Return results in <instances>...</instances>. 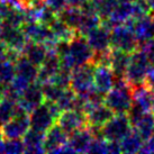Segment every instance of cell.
I'll use <instances>...</instances> for the list:
<instances>
[{"label":"cell","mask_w":154,"mask_h":154,"mask_svg":"<svg viewBox=\"0 0 154 154\" xmlns=\"http://www.w3.org/2000/svg\"><path fill=\"white\" fill-rule=\"evenodd\" d=\"M129 57H131L129 53L112 48L110 59V68L114 72L115 78H124L127 65L129 63Z\"/></svg>","instance_id":"7402d4cb"},{"label":"cell","mask_w":154,"mask_h":154,"mask_svg":"<svg viewBox=\"0 0 154 154\" xmlns=\"http://www.w3.org/2000/svg\"><path fill=\"white\" fill-rule=\"evenodd\" d=\"M56 124L68 135H70L74 131L87 126L88 123H87V116L83 111L70 109V110H64L61 112L59 117L56 118Z\"/></svg>","instance_id":"9c48e42d"},{"label":"cell","mask_w":154,"mask_h":154,"mask_svg":"<svg viewBox=\"0 0 154 154\" xmlns=\"http://www.w3.org/2000/svg\"><path fill=\"white\" fill-rule=\"evenodd\" d=\"M88 153H108L107 141L103 136H94L88 149Z\"/></svg>","instance_id":"e575fe53"},{"label":"cell","mask_w":154,"mask_h":154,"mask_svg":"<svg viewBox=\"0 0 154 154\" xmlns=\"http://www.w3.org/2000/svg\"><path fill=\"white\" fill-rule=\"evenodd\" d=\"M30 128H34L39 132H46L52 125L56 123L55 116L51 111L48 103L44 101L38 107H36L33 111L29 112Z\"/></svg>","instance_id":"ba28073f"},{"label":"cell","mask_w":154,"mask_h":154,"mask_svg":"<svg viewBox=\"0 0 154 154\" xmlns=\"http://www.w3.org/2000/svg\"><path fill=\"white\" fill-rule=\"evenodd\" d=\"M110 46L126 53H133L138 48V41L134 30L128 25H118L110 32Z\"/></svg>","instance_id":"5b68a950"},{"label":"cell","mask_w":154,"mask_h":154,"mask_svg":"<svg viewBox=\"0 0 154 154\" xmlns=\"http://www.w3.org/2000/svg\"><path fill=\"white\" fill-rule=\"evenodd\" d=\"M18 108V103L10 99L2 98L0 100V126L13 118Z\"/></svg>","instance_id":"f1b7e54d"},{"label":"cell","mask_w":154,"mask_h":154,"mask_svg":"<svg viewBox=\"0 0 154 154\" xmlns=\"http://www.w3.org/2000/svg\"><path fill=\"white\" fill-rule=\"evenodd\" d=\"M68 138L69 135L56 123L52 125L45 132L43 142L44 153H57V151L68 143Z\"/></svg>","instance_id":"8fae6325"},{"label":"cell","mask_w":154,"mask_h":154,"mask_svg":"<svg viewBox=\"0 0 154 154\" xmlns=\"http://www.w3.org/2000/svg\"><path fill=\"white\" fill-rule=\"evenodd\" d=\"M144 85H146L149 88L154 90V66H150V68H149V71L146 73Z\"/></svg>","instance_id":"60d3db41"},{"label":"cell","mask_w":154,"mask_h":154,"mask_svg":"<svg viewBox=\"0 0 154 154\" xmlns=\"http://www.w3.org/2000/svg\"><path fill=\"white\" fill-rule=\"evenodd\" d=\"M30 128L29 114L18 105L17 111L10 120L0 126L4 140L23 138L25 133Z\"/></svg>","instance_id":"8992f818"},{"label":"cell","mask_w":154,"mask_h":154,"mask_svg":"<svg viewBox=\"0 0 154 154\" xmlns=\"http://www.w3.org/2000/svg\"><path fill=\"white\" fill-rule=\"evenodd\" d=\"M46 5L56 15H59L69 7L66 0H46Z\"/></svg>","instance_id":"74e56055"},{"label":"cell","mask_w":154,"mask_h":154,"mask_svg":"<svg viewBox=\"0 0 154 154\" xmlns=\"http://www.w3.org/2000/svg\"><path fill=\"white\" fill-rule=\"evenodd\" d=\"M11 7V5L6 0H0V23L4 22L5 17L7 16L9 9Z\"/></svg>","instance_id":"f35d334b"},{"label":"cell","mask_w":154,"mask_h":154,"mask_svg":"<svg viewBox=\"0 0 154 154\" xmlns=\"http://www.w3.org/2000/svg\"><path fill=\"white\" fill-rule=\"evenodd\" d=\"M25 22H26L25 10L11 5V7L9 9L7 16L5 17L2 24L11 26V27H22V25Z\"/></svg>","instance_id":"83f0119b"},{"label":"cell","mask_w":154,"mask_h":154,"mask_svg":"<svg viewBox=\"0 0 154 154\" xmlns=\"http://www.w3.org/2000/svg\"><path fill=\"white\" fill-rule=\"evenodd\" d=\"M48 27L52 30V33L57 42H71L77 35H80L77 30L69 27L59 18H56Z\"/></svg>","instance_id":"cb8c5ba5"},{"label":"cell","mask_w":154,"mask_h":154,"mask_svg":"<svg viewBox=\"0 0 154 154\" xmlns=\"http://www.w3.org/2000/svg\"><path fill=\"white\" fill-rule=\"evenodd\" d=\"M85 1L86 0H66L69 7H73V8H81Z\"/></svg>","instance_id":"7bdbcfd3"},{"label":"cell","mask_w":154,"mask_h":154,"mask_svg":"<svg viewBox=\"0 0 154 154\" xmlns=\"http://www.w3.org/2000/svg\"><path fill=\"white\" fill-rule=\"evenodd\" d=\"M118 1H131L132 2V1H135V0H118Z\"/></svg>","instance_id":"c3c4849f"},{"label":"cell","mask_w":154,"mask_h":154,"mask_svg":"<svg viewBox=\"0 0 154 154\" xmlns=\"http://www.w3.org/2000/svg\"><path fill=\"white\" fill-rule=\"evenodd\" d=\"M92 138H94V133L87 125L85 127H81V128L74 131L69 135L68 145L71 147V150L73 152L88 153V149H89Z\"/></svg>","instance_id":"5bb4252c"},{"label":"cell","mask_w":154,"mask_h":154,"mask_svg":"<svg viewBox=\"0 0 154 154\" xmlns=\"http://www.w3.org/2000/svg\"><path fill=\"white\" fill-rule=\"evenodd\" d=\"M133 128L135 129L141 137L146 141L154 134V115L152 111H144L142 116L136 120V123L133 125Z\"/></svg>","instance_id":"603a6c76"},{"label":"cell","mask_w":154,"mask_h":154,"mask_svg":"<svg viewBox=\"0 0 154 154\" xmlns=\"http://www.w3.org/2000/svg\"><path fill=\"white\" fill-rule=\"evenodd\" d=\"M145 141L141 137V135L133 128L126 136L120 141L122 153H137L141 152Z\"/></svg>","instance_id":"d4e9b609"},{"label":"cell","mask_w":154,"mask_h":154,"mask_svg":"<svg viewBox=\"0 0 154 154\" xmlns=\"http://www.w3.org/2000/svg\"><path fill=\"white\" fill-rule=\"evenodd\" d=\"M6 53H7V46L2 41H0V62L6 60Z\"/></svg>","instance_id":"ee69618b"},{"label":"cell","mask_w":154,"mask_h":154,"mask_svg":"<svg viewBox=\"0 0 154 154\" xmlns=\"http://www.w3.org/2000/svg\"><path fill=\"white\" fill-rule=\"evenodd\" d=\"M0 153H5V140H0Z\"/></svg>","instance_id":"f6af8a7d"},{"label":"cell","mask_w":154,"mask_h":154,"mask_svg":"<svg viewBox=\"0 0 154 154\" xmlns=\"http://www.w3.org/2000/svg\"><path fill=\"white\" fill-rule=\"evenodd\" d=\"M71 73H72V70L61 65L59 71L55 73V75L52 78V80L50 82L55 83L63 89H68V88H70V82H71Z\"/></svg>","instance_id":"1f68e13d"},{"label":"cell","mask_w":154,"mask_h":154,"mask_svg":"<svg viewBox=\"0 0 154 154\" xmlns=\"http://www.w3.org/2000/svg\"><path fill=\"white\" fill-rule=\"evenodd\" d=\"M103 103L115 114H127L133 103V92L124 78H115L114 86L105 94Z\"/></svg>","instance_id":"7a4b0ae2"},{"label":"cell","mask_w":154,"mask_h":154,"mask_svg":"<svg viewBox=\"0 0 154 154\" xmlns=\"http://www.w3.org/2000/svg\"><path fill=\"white\" fill-rule=\"evenodd\" d=\"M16 75L15 62L4 60L0 62V86H7Z\"/></svg>","instance_id":"f546056e"},{"label":"cell","mask_w":154,"mask_h":154,"mask_svg":"<svg viewBox=\"0 0 154 154\" xmlns=\"http://www.w3.org/2000/svg\"><path fill=\"white\" fill-rule=\"evenodd\" d=\"M132 92L133 101L144 111H151L154 105V90L143 83L141 86L133 88Z\"/></svg>","instance_id":"ac0fdd59"},{"label":"cell","mask_w":154,"mask_h":154,"mask_svg":"<svg viewBox=\"0 0 154 154\" xmlns=\"http://www.w3.org/2000/svg\"><path fill=\"white\" fill-rule=\"evenodd\" d=\"M133 129L127 114H115L101 127V135L106 141L120 142Z\"/></svg>","instance_id":"52a82bcc"},{"label":"cell","mask_w":154,"mask_h":154,"mask_svg":"<svg viewBox=\"0 0 154 154\" xmlns=\"http://www.w3.org/2000/svg\"><path fill=\"white\" fill-rule=\"evenodd\" d=\"M5 153L8 154H18L25 153V145L20 138L14 140H5Z\"/></svg>","instance_id":"836d02e7"},{"label":"cell","mask_w":154,"mask_h":154,"mask_svg":"<svg viewBox=\"0 0 154 154\" xmlns=\"http://www.w3.org/2000/svg\"><path fill=\"white\" fill-rule=\"evenodd\" d=\"M0 140H4V136H2V133H1V129H0Z\"/></svg>","instance_id":"7dc6e473"},{"label":"cell","mask_w":154,"mask_h":154,"mask_svg":"<svg viewBox=\"0 0 154 154\" xmlns=\"http://www.w3.org/2000/svg\"><path fill=\"white\" fill-rule=\"evenodd\" d=\"M147 1V4L150 6L151 10H154V0H146Z\"/></svg>","instance_id":"bcb514c9"},{"label":"cell","mask_w":154,"mask_h":154,"mask_svg":"<svg viewBox=\"0 0 154 154\" xmlns=\"http://www.w3.org/2000/svg\"><path fill=\"white\" fill-rule=\"evenodd\" d=\"M149 68H150V63L147 61L145 53L140 48H137L136 51L131 53L129 63L124 74L125 81L128 83V86L132 89L141 86L145 81Z\"/></svg>","instance_id":"3957f363"},{"label":"cell","mask_w":154,"mask_h":154,"mask_svg":"<svg viewBox=\"0 0 154 154\" xmlns=\"http://www.w3.org/2000/svg\"><path fill=\"white\" fill-rule=\"evenodd\" d=\"M56 18H57V15L46 5V6H44L43 8L39 10L37 22L45 26H50Z\"/></svg>","instance_id":"d590c367"},{"label":"cell","mask_w":154,"mask_h":154,"mask_svg":"<svg viewBox=\"0 0 154 154\" xmlns=\"http://www.w3.org/2000/svg\"><path fill=\"white\" fill-rule=\"evenodd\" d=\"M45 133L29 128L23 136L25 153H44L43 142Z\"/></svg>","instance_id":"d6986e66"},{"label":"cell","mask_w":154,"mask_h":154,"mask_svg":"<svg viewBox=\"0 0 154 154\" xmlns=\"http://www.w3.org/2000/svg\"><path fill=\"white\" fill-rule=\"evenodd\" d=\"M43 103L44 94L42 90V85L37 81L29 83V86L23 91L22 96L18 100V105L28 114Z\"/></svg>","instance_id":"30bf717a"},{"label":"cell","mask_w":154,"mask_h":154,"mask_svg":"<svg viewBox=\"0 0 154 154\" xmlns=\"http://www.w3.org/2000/svg\"><path fill=\"white\" fill-rule=\"evenodd\" d=\"M115 82V75L110 66L96 65L94 72V87L96 91L106 94L112 88Z\"/></svg>","instance_id":"9a60e30c"},{"label":"cell","mask_w":154,"mask_h":154,"mask_svg":"<svg viewBox=\"0 0 154 154\" xmlns=\"http://www.w3.org/2000/svg\"><path fill=\"white\" fill-rule=\"evenodd\" d=\"M141 152L142 153H154V134L149 140L145 141Z\"/></svg>","instance_id":"b9f144b4"},{"label":"cell","mask_w":154,"mask_h":154,"mask_svg":"<svg viewBox=\"0 0 154 154\" xmlns=\"http://www.w3.org/2000/svg\"><path fill=\"white\" fill-rule=\"evenodd\" d=\"M151 16H152V18L154 19V10H152V14H151Z\"/></svg>","instance_id":"681fc988"},{"label":"cell","mask_w":154,"mask_h":154,"mask_svg":"<svg viewBox=\"0 0 154 154\" xmlns=\"http://www.w3.org/2000/svg\"><path fill=\"white\" fill-rule=\"evenodd\" d=\"M94 68H96V65L92 62H89L87 64L78 66V68L72 70L70 88L81 98H86L87 96L94 89Z\"/></svg>","instance_id":"277c9868"},{"label":"cell","mask_w":154,"mask_h":154,"mask_svg":"<svg viewBox=\"0 0 154 154\" xmlns=\"http://www.w3.org/2000/svg\"><path fill=\"white\" fill-rule=\"evenodd\" d=\"M115 112L105 103L90 109L86 114L88 126L92 129H101L103 125L114 117Z\"/></svg>","instance_id":"e0dca14e"},{"label":"cell","mask_w":154,"mask_h":154,"mask_svg":"<svg viewBox=\"0 0 154 154\" xmlns=\"http://www.w3.org/2000/svg\"><path fill=\"white\" fill-rule=\"evenodd\" d=\"M42 90L44 94V101L46 103H56L57 99L63 94L64 89L59 87L53 82H46L42 85Z\"/></svg>","instance_id":"4dcf8cb0"},{"label":"cell","mask_w":154,"mask_h":154,"mask_svg":"<svg viewBox=\"0 0 154 154\" xmlns=\"http://www.w3.org/2000/svg\"><path fill=\"white\" fill-rule=\"evenodd\" d=\"M107 149L108 153H122V149H120V142L118 141H107Z\"/></svg>","instance_id":"ab89813d"},{"label":"cell","mask_w":154,"mask_h":154,"mask_svg":"<svg viewBox=\"0 0 154 154\" xmlns=\"http://www.w3.org/2000/svg\"><path fill=\"white\" fill-rule=\"evenodd\" d=\"M100 24H101V17L98 14H83L80 26L78 28V33L86 37L87 34H89L91 30L99 27Z\"/></svg>","instance_id":"4316f807"},{"label":"cell","mask_w":154,"mask_h":154,"mask_svg":"<svg viewBox=\"0 0 154 154\" xmlns=\"http://www.w3.org/2000/svg\"><path fill=\"white\" fill-rule=\"evenodd\" d=\"M48 48H47L44 44L37 43V42H33V41H28L26 44L25 48L23 51V54L28 59V60L35 64L36 66H39L45 60L48 53Z\"/></svg>","instance_id":"ffe728a7"},{"label":"cell","mask_w":154,"mask_h":154,"mask_svg":"<svg viewBox=\"0 0 154 154\" xmlns=\"http://www.w3.org/2000/svg\"><path fill=\"white\" fill-rule=\"evenodd\" d=\"M61 68V60L55 50H50L47 53V56L42 64L39 65L38 72H37V78L36 81L39 82L41 85L50 82L52 78L55 75V73L59 71Z\"/></svg>","instance_id":"4fadbf2b"},{"label":"cell","mask_w":154,"mask_h":154,"mask_svg":"<svg viewBox=\"0 0 154 154\" xmlns=\"http://www.w3.org/2000/svg\"><path fill=\"white\" fill-rule=\"evenodd\" d=\"M138 48L145 53L150 66H154V39H150L147 42L141 43L138 45Z\"/></svg>","instance_id":"8d00e7d4"},{"label":"cell","mask_w":154,"mask_h":154,"mask_svg":"<svg viewBox=\"0 0 154 154\" xmlns=\"http://www.w3.org/2000/svg\"><path fill=\"white\" fill-rule=\"evenodd\" d=\"M151 111L153 112V115H154V105H153V107H152V109H151Z\"/></svg>","instance_id":"f907efd6"},{"label":"cell","mask_w":154,"mask_h":154,"mask_svg":"<svg viewBox=\"0 0 154 154\" xmlns=\"http://www.w3.org/2000/svg\"><path fill=\"white\" fill-rule=\"evenodd\" d=\"M15 66H16V75L17 77L22 78L29 83L36 81L38 69L24 54H22L18 57V60L15 62Z\"/></svg>","instance_id":"44dd1931"},{"label":"cell","mask_w":154,"mask_h":154,"mask_svg":"<svg viewBox=\"0 0 154 154\" xmlns=\"http://www.w3.org/2000/svg\"><path fill=\"white\" fill-rule=\"evenodd\" d=\"M86 39L94 53H101L111 48L110 30L106 29L101 25L91 30L89 34H87Z\"/></svg>","instance_id":"2e32d148"},{"label":"cell","mask_w":154,"mask_h":154,"mask_svg":"<svg viewBox=\"0 0 154 154\" xmlns=\"http://www.w3.org/2000/svg\"><path fill=\"white\" fill-rule=\"evenodd\" d=\"M94 54V50L87 42L86 37L82 35H77L71 42H69L68 50L60 57L61 65L73 70L91 62Z\"/></svg>","instance_id":"6da1fadb"},{"label":"cell","mask_w":154,"mask_h":154,"mask_svg":"<svg viewBox=\"0 0 154 154\" xmlns=\"http://www.w3.org/2000/svg\"><path fill=\"white\" fill-rule=\"evenodd\" d=\"M82 16H83V13L81 11L80 8L68 7L62 13L57 15V18L60 20H62L64 24H66L69 27H71V28H73V29H75L78 32V28H79L80 23H81Z\"/></svg>","instance_id":"484cf974"},{"label":"cell","mask_w":154,"mask_h":154,"mask_svg":"<svg viewBox=\"0 0 154 154\" xmlns=\"http://www.w3.org/2000/svg\"><path fill=\"white\" fill-rule=\"evenodd\" d=\"M125 25H128L133 28L138 41V45L150 39H154V19L151 14L137 19H129L125 23Z\"/></svg>","instance_id":"7c38bea8"},{"label":"cell","mask_w":154,"mask_h":154,"mask_svg":"<svg viewBox=\"0 0 154 154\" xmlns=\"http://www.w3.org/2000/svg\"><path fill=\"white\" fill-rule=\"evenodd\" d=\"M117 2H118V0H94L97 14L101 18L109 17Z\"/></svg>","instance_id":"d6a6232c"}]
</instances>
